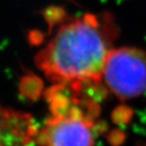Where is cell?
I'll return each mask as SVG.
<instances>
[{
  "mask_svg": "<svg viewBox=\"0 0 146 146\" xmlns=\"http://www.w3.org/2000/svg\"><path fill=\"white\" fill-rule=\"evenodd\" d=\"M102 79L106 88L121 100L141 96L146 91V53L136 48L112 49Z\"/></svg>",
  "mask_w": 146,
  "mask_h": 146,
  "instance_id": "cell-3",
  "label": "cell"
},
{
  "mask_svg": "<svg viewBox=\"0 0 146 146\" xmlns=\"http://www.w3.org/2000/svg\"><path fill=\"white\" fill-rule=\"evenodd\" d=\"M39 129L30 114L7 108L0 104V146H31Z\"/></svg>",
  "mask_w": 146,
  "mask_h": 146,
  "instance_id": "cell-4",
  "label": "cell"
},
{
  "mask_svg": "<svg viewBox=\"0 0 146 146\" xmlns=\"http://www.w3.org/2000/svg\"><path fill=\"white\" fill-rule=\"evenodd\" d=\"M96 84H55L46 92L51 116L39 130L44 146H94L99 104L86 90Z\"/></svg>",
  "mask_w": 146,
  "mask_h": 146,
  "instance_id": "cell-2",
  "label": "cell"
},
{
  "mask_svg": "<svg viewBox=\"0 0 146 146\" xmlns=\"http://www.w3.org/2000/svg\"><path fill=\"white\" fill-rule=\"evenodd\" d=\"M116 31L107 14H84L58 29L37 53L36 65L55 84L103 83Z\"/></svg>",
  "mask_w": 146,
  "mask_h": 146,
  "instance_id": "cell-1",
  "label": "cell"
}]
</instances>
